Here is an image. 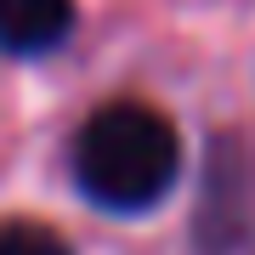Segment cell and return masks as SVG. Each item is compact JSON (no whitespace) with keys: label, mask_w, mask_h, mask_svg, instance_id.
I'll list each match as a JSON object with an SVG mask.
<instances>
[{"label":"cell","mask_w":255,"mask_h":255,"mask_svg":"<svg viewBox=\"0 0 255 255\" xmlns=\"http://www.w3.org/2000/svg\"><path fill=\"white\" fill-rule=\"evenodd\" d=\"M187 147L176 119L142 97H114L80 119L68 142V176L102 216H153L182 187Z\"/></svg>","instance_id":"obj_1"},{"label":"cell","mask_w":255,"mask_h":255,"mask_svg":"<svg viewBox=\"0 0 255 255\" xmlns=\"http://www.w3.org/2000/svg\"><path fill=\"white\" fill-rule=\"evenodd\" d=\"M255 238V164L233 136H210L199 164V210H193V244L204 255H233Z\"/></svg>","instance_id":"obj_2"},{"label":"cell","mask_w":255,"mask_h":255,"mask_svg":"<svg viewBox=\"0 0 255 255\" xmlns=\"http://www.w3.org/2000/svg\"><path fill=\"white\" fill-rule=\"evenodd\" d=\"M74 23V0H0V57L11 63H34L68 46Z\"/></svg>","instance_id":"obj_3"},{"label":"cell","mask_w":255,"mask_h":255,"mask_svg":"<svg viewBox=\"0 0 255 255\" xmlns=\"http://www.w3.org/2000/svg\"><path fill=\"white\" fill-rule=\"evenodd\" d=\"M0 255H80V250L34 216H0Z\"/></svg>","instance_id":"obj_4"}]
</instances>
